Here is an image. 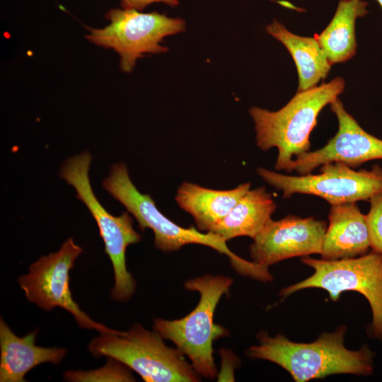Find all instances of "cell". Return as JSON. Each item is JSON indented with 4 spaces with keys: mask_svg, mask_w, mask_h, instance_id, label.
I'll list each match as a JSON object with an SVG mask.
<instances>
[{
    "mask_svg": "<svg viewBox=\"0 0 382 382\" xmlns=\"http://www.w3.org/2000/svg\"><path fill=\"white\" fill-rule=\"evenodd\" d=\"M346 330V326H340L310 343L292 342L282 334L272 337L262 332L258 335L259 344L250 347L246 354L278 364L296 382L337 374H371L374 353L366 346L357 351L347 349Z\"/></svg>",
    "mask_w": 382,
    "mask_h": 382,
    "instance_id": "1",
    "label": "cell"
},
{
    "mask_svg": "<svg viewBox=\"0 0 382 382\" xmlns=\"http://www.w3.org/2000/svg\"><path fill=\"white\" fill-rule=\"evenodd\" d=\"M345 87L343 78L297 91L282 108L272 112L252 107L249 113L255 123L256 141L262 151L278 150L274 165L277 170L289 173L293 156L309 151L310 134L317 125L320 112L335 101Z\"/></svg>",
    "mask_w": 382,
    "mask_h": 382,
    "instance_id": "2",
    "label": "cell"
},
{
    "mask_svg": "<svg viewBox=\"0 0 382 382\" xmlns=\"http://www.w3.org/2000/svg\"><path fill=\"white\" fill-rule=\"evenodd\" d=\"M103 187L132 214L141 231L150 228L154 233V245L164 252L179 250L187 244L208 246L226 255L232 267L243 276L259 279L262 268L253 261L244 260L233 253L219 235L202 232L195 228L183 227L161 212L149 195L141 193L132 182L124 163L114 164L109 177L102 183Z\"/></svg>",
    "mask_w": 382,
    "mask_h": 382,
    "instance_id": "3",
    "label": "cell"
},
{
    "mask_svg": "<svg viewBox=\"0 0 382 382\" xmlns=\"http://www.w3.org/2000/svg\"><path fill=\"white\" fill-rule=\"evenodd\" d=\"M233 282L231 277L213 274L190 279L185 282V287L197 291L200 296L195 308L180 319H154V330L173 342L188 357L198 374L206 378L214 379L217 375L214 342L229 335L226 328L214 323V317L217 304L229 293Z\"/></svg>",
    "mask_w": 382,
    "mask_h": 382,
    "instance_id": "4",
    "label": "cell"
},
{
    "mask_svg": "<svg viewBox=\"0 0 382 382\" xmlns=\"http://www.w3.org/2000/svg\"><path fill=\"white\" fill-rule=\"evenodd\" d=\"M156 331L135 323L128 331L101 332L88 345L95 357L117 359L145 382H197L200 376L176 347H168Z\"/></svg>",
    "mask_w": 382,
    "mask_h": 382,
    "instance_id": "5",
    "label": "cell"
},
{
    "mask_svg": "<svg viewBox=\"0 0 382 382\" xmlns=\"http://www.w3.org/2000/svg\"><path fill=\"white\" fill-rule=\"evenodd\" d=\"M88 151L66 159L59 175L76 191V198L87 207L94 218L113 267L115 285L110 296L116 301H127L136 291L137 282L127 270L126 250L128 245L141 241V235L133 227L129 212L116 216L109 213L96 197L90 183L88 171L91 161Z\"/></svg>",
    "mask_w": 382,
    "mask_h": 382,
    "instance_id": "6",
    "label": "cell"
},
{
    "mask_svg": "<svg viewBox=\"0 0 382 382\" xmlns=\"http://www.w3.org/2000/svg\"><path fill=\"white\" fill-rule=\"evenodd\" d=\"M301 261L312 267L313 274L301 282L281 291L286 297L309 288L322 289L332 301L340 299L346 291L364 295L372 311L371 330L374 336L382 340V253L374 250L353 258L325 260L304 256Z\"/></svg>",
    "mask_w": 382,
    "mask_h": 382,
    "instance_id": "7",
    "label": "cell"
},
{
    "mask_svg": "<svg viewBox=\"0 0 382 382\" xmlns=\"http://www.w3.org/2000/svg\"><path fill=\"white\" fill-rule=\"evenodd\" d=\"M105 18L110 24L100 29L88 28L86 38L92 43L111 48L120 56V68L130 72L136 61L145 53L158 54L168 50L159 43L168 35L183 32L185 22L157 12L141 13L135 9L112 8Z\"/></svg>",
    "mask_w": 382,
    "mask_h": 382,
    "instance_id": "8",
    "label": "cell"
},
{
    "mask_svg": "<svg viewBox=\"0 0 382 382\" xmlns=\"http://www.w3.org/2000/svg\"><path fill=\"white\" fill-rule=\"evenodd\" d=\"M320 173L284 175L258 168V175L269 185L280 190L284 198L294 194L318 196L332 205L360 200L369 201L382 193V168L374 165L370 170H355L341 162L320 166Z\"/></svg>",
    "mask_w": 382,
    "mask_h": 382,
    "instance_id": "9",
    "label": "cell"
},
{
    "mask_svg": "<svg viewBox=\"0 0 382 382\" xmlns=\"http://www.w3.org/2000/svg\"><path fill=\"white\" fill-rule=\"evenodd\" d=\"M82 252L83 248L73 238H67L58 251L42 256L30 265L29 272L18 277L19 286L28 301L46 311L60 307L72 314L82 328L117 333L119 330L91 319L72 298L69 272Z\"/></svg>",
    "mask_w": 382,
    "mask_h": 382,
    "instance_id": "10",
    "label": "cell"
},
{
    "mask_svg": "<svg viewBox=\"0 0 382 382\" xmlns=\"http://www.w3.org/2000/svg\"><path fill=\"white\" fill-rule=\"evenodd\" d=\"M330 105L337 118V132L323 147L295 157L289 173L307 175L332 162H341L354 168L371 160L382 159V140L364 131L338 98Z\"/></svg>",
    "mask_w": 382,
    "mask_h": 382,
    "instance_id": "11",
    "label": "cell"
},
{
    "mask_svg": "<svg viewBox=\"0 0 382 382\" xmlns=\"http://www.w3.org/2000/svg\"><path fill=\"white\" fill-rule=\"evenodd\" d=\"M326 228L325 221L313 217L289 215L277 221L270 219L253 238L249 247L250 257L268 268L293 257L320 254Z\"/></svg>",
    "mask_w": 382,
    "mask_h": 382,
    "instance_id": "12",
    "label": "cell"
},
{
    "mask_svg": "<svg viewBox=\"0 0 382 382\" xmlns=\"http://www.w3.org/2000/svg\"><path fill=\"white\" fill-rule=\"evenodd\" d=\"M329 224L321 247V259L353 258L369 253L371 248L366 215L356 202L332 205Z\"/></svg>",
    "mask_w": 382,
    "mask_h": 382,
    "instance_id": "13",
    "label": "cell"
},
{
    "mask_svg": "<svg viewBox=\"0 0 382 382\" xmlns=\"http://www.w3.org/2000/svg\"><path fill=\"white\" fill-rule=\"evenodd\" d=\"M37 331L19 337L0 318V381L25 382L26 374L39 364H58L67 350L61 347H43L35 344Z\"/></svg>",
    "mask_w": 382,
    "mask_h": 382,
    "instance_id": "14",
    "label": "cell"
},
{
    "mask_svg": "<svg viewBox=\"0 0 382 382\" xmlns=\"http://www.w3.org/2000/svg\"><path fill=\"white\" fill-rule=\"evenodd\" d=\"M249 190L250 183L233 189L219 190L183 182L175 199L181 209L193 217L198 230L209 232Z\"/></svg>",
    "mask_w": 382,
    "mask_h": 382,
    "instance_id": "15",
    "label": "cell"
},
{
    "mask_svg": "<svg viewBox=\"0 0 382 382\" xmlns=\"http://www.w3.org/2000/svg\"><path fill=\"white\" fill-rule=\"evenodd\" d=\"M277 205L265 187L249 190L209 232L227 241L239 236L253 239L261 231Z\"/></svg>",
    "mask_w": 382,
    "mask_h": 382,
    "instance_id": "16",
    "label": "cell"
},
{
    "mask_svg": "<svg viewBox=\"0 0 382 382\" xmlns=\"http://www.w3.org/2000/svg\"><path fill=\"white\" fill-rule=\"evenodd\" d=\"M265 30L282 42L291 55L299 76L297 91L313 88L327 76L332 64L316 37L295 35L275 20L265 28Z\"/></svg>",
    "mask_w": 382,
    "mask_h": 382,
    "instance_id": "17",
    "label": "cell"
},
{
    "mask_svg": "<svg viewBox=\"0 0 382 382\" xmlns=\"http://www.w3.org/2000/svg\"><path fill=\"white\" fill-rule=\"evenodd\" d=\"M367 5L363 0H340L330 23L315 36L331 64L346 62L356 54L355 22L368 13Z\"/></svg>",
    "mask_w": 382,
    "mask_h": 382,
    "instance_id": "18",
    "label": "cell"
},
{
    "mask_svg": "<svg viewBox=\"0 0 382 382\" xmlns=\"http://www.w3.org/2000/svg\"><path fill=\"white\" fill-rule=\"evenodd\" d=\"M65 381L71 382H130L135 381L131 369L120 361L108 358L102 368L88 371H67L64 373Z\"/></svg>",
    "mask_w": 382,
    "mask_h": 382,
    "instance_id": "19",
    "label": "cell"
},
{
    "mask_svg": "<svg viewBox=\"0 0 382 382\" xmlns=\"http://www.w3.org/2000/svg\"><path fill=\"white\" fill-rule=\"evenodd\" d=\"M369 202L371 207L366 218L371 248L382 253V193L373 197Z\"/></svg>",
    "mask_w": 382,
    "mask_h": 382,
    "instance_id": "20",
    "label": "cell"
},
{
    "mask_svg": "<svg viewBox=\"0 0 382 382\" xmlns=\"http://www.w3.org/2000/svg\"><path fill=\"white\" fill-rule=\"evenodd\" d=\"M156 2H162L171 7H175L179 4L178 0H121V6L123 8L135 9L140 11L146 6Z\"/></svg>",
    "mask_w": 382,
    "mask_h": 382,
    "instance_id": "21",
    "label": "cell"
},
{
    "mask_svg": "<svg viewBox=\"0 0 382 382\" xmlns=\"http://www.w3.org/2000/svg\"><path fill=\"white\" fill-rule=\"evenodd\" d=\"M382 8V0H376Z\"/></svg>",
    "mask_w": 382,
    "mask_h": 382,
    "instance_id": "22",
    "label": "cell"
}]
</instances>
